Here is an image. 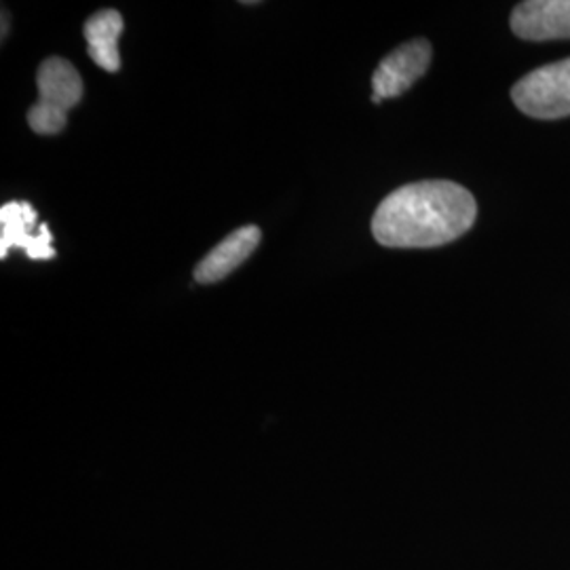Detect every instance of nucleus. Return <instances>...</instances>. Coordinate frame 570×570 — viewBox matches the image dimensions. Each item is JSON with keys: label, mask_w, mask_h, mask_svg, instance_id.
Returning <instances> with one entry per match:
<instances>
[{"label": "nucleus", "mask_w": 570, "mask_h": 570, "mask_svg": "<svg viewBox=\"0 0 570 570\" xmlns=\"http://www.w3.org/2000/svg\"><path fill=\"white\" fill-rule=\"evenodd\" d=\"M478 204L461 184L425 180L393 190L372 218V235L385 247L425 249L463 237Z\"/></svg>", "instance_id": "f257e3e1"}, {"label": "nucleus", "mask_w": 570, "mask_h": 570, "mask_svg": "<svg viewBox=\"0 0 570 570\" xmlns=\"http://www.w3.org/2000/svg\"><path fill=\"white\" fill-rule=\"evenodd\" d=\"M39 102L28 112V122L39 136H56L66 127L68 110L82 98L81 75L63 58H47L37 72Z\"/></svg>", "instance_id": "f03ea898"}, {"label": "nucleus", "mask_w": 570, "mask_h": 570, "mask_svg": "<svg viewBox=\"0 0 570 570\" xmlns=\"http://www.w3.org/2000/svg\"><path fill=\"white\" fill-rule=\"evenodd\" d=\"M513 104L532 119H562L570 115V58L541 66L511 89Z\"/></svg>", "instance_id": "7ed1b4c3"}, {"label": "nucleus", "mask_w": 570, "mask_h": 570, "mask_svg": "<svg viewBox=\"0 0 570 570\" xmlns=\"http://www.w3.org/2000/svg\"><path fill=\"white\" fill-rule=\"evenodd\" d=\"M21 249L30 261L58 256L49 225H39V212L28 202H9L0 207V258Z\"/></svg>", "instance_id": "20e7f679"}, {"label": "nucleus", "mask_w": 570, "mask_h": 570, "mask_svg": "<svg viewBox=\"0 0 570 570\" xmlns=\"http://www.w3.org/2000/svg\"><path fill=\"white\" fill-rule=\"evenodd\" d=\"M433 49L425 39L404 42L379 63L372 75V102L400 98L428 72Z\"/></svg>", "instance_id": "39448f33"}, {"label": "nucleus", "mask_w": 570, "mask_h": 570, "mask_svg": "<svg viewBox=\"0 0 570 570\" xmlns=\"http://www.w3.org/2000/svg\"><path fill=\"white\" fill-rule=\"evenodd\" d=\"M511 30L524 41L570 39V0H529L511 13Z\"/></svg>", "instance_id": "423d86ee"}, {"label": "nucleus", "mask_w": 570, "mask_h": 570, "mask_svg": "<svg viewBox=\"0 0 570 570\" xmlns=\"http://www.w3.org/2000/svg\"><path fill=\"white\" fill-rule=\"evenodd\" d=\"M263 239L258 226H242L233 230L220 244L216 245L204 261L195 268L197 284H218L235 268L244 265L245 261L254 254Z\"/></svg>", "instance_id": "0eeeda50"}, {"label": "nucleus", "mask_w": 570, "mask_h": 570, "mask_svg": "<svg viewBox=\"0 0 570 570\" xmlns=\"http://www.w3.org/2000/svg\"><path fill=\"white\" fill-rule=\"evenodd\" d=\"M121 13L115 9H104L94 13L82 26V35L87 41V53L106 72H119L121 68V53H119V39H121Z\"/></svg>", "instance_id": "6e6552de"}, {"label": "nucleus", "mask_w": 570, "mask_h": 570, "mask_svg": "<svg viewBox=\"0 0 570 570\" xmlns=\"http://www.w3.org/2000/svg\"><path fill=\"white\" fill-rule=\"evenodd\" d=\"M7 37V11L2 13V39Z\"/></svg>", "instance_id": "1a4fd4ad"}]
</instances>
